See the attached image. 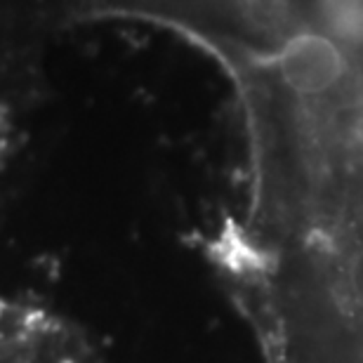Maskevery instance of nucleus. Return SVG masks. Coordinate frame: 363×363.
<instances>
[{
    "label": "nucleus",
    "mask_w": 363,
    "mask_h": 363,
    "mask_svg": "<svg viewBox=\"0 0 363 363\" xmlns=\"http://www.w3.org/2000/svg\"><path fill=\"white\" fill-rule=\"evenodd\" d=\"M342 288L350 302L363 314V241L354 245V250L345 259Z\"/></svg>",
    "instance_id": "nucleus-1"
}]
</instances>
